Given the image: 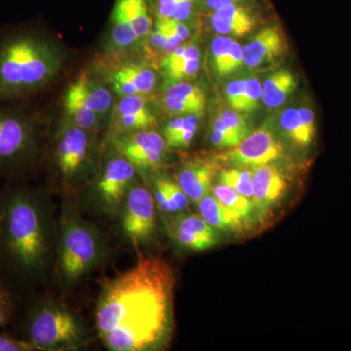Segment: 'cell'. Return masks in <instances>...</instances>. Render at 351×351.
Listing matches in <instances>:
<instances>
[{
    "instance_id": "52a82bcc",
    "label": "cell",
    "mask_w": 351,
    "mask_h": 351,
    "mask_svg": "<svg viewBox=\"0 0 351 351\" xmlns=\"http://www.w3.org/2000/svg\"><path fill=\"white\" fill-rule=\"evenodd\" d=\"M112 39L119 48L130 47L147 38L154 23L147 0H117L112 15Z\"/></svg>"
},
{
    "instance_id": "836d02e7",
    "label": "cell",
    "mask_w": 351,
    "mask_h": 351,
    "mask_svg": "<svg viewBox=\"0 0 351 351\" xmlns=\"http://www.w3.org/2000/svg\"><path fill=\"white\" fill-rule=\"evenodd\" d=\"M226 94L232 110L244 112L245 80H233L228 83Z\"/></svg>"
},
{
    "instance_id": "ab89813d",
    "label": "cell",
    "mask_w": 351,
    "mask_h": 351,
    "mask_svg": "<svg viewBox=\"0 0 351 351\" xmlns=\"http://www.w3.org/2000/svg\"><path fill=\"white\" fill-rule=\"evenodd\" d=\"M239 0H206V3L209 8L217 10L221 7L230 5V4L237 3Z\"/></svg>"
},
{
    "instance_id": "5b68a950",
    "label": "cell",
    "mask_w": 351,
    "mask_h": 351,
    "mask_svg": "<svg viewBox=\"0 0 351 351\" xmlns=\"http://www.w3.org/2000/svg\"><path fill=\"white\" fill-rule=\"evenodd\" d=\"M36 126L31 115L0 108V173L12 175L25 169L36 154Z\"/></svg>"
},
{
    "instance_id": "d6986e66",
    "label": "cell",
    "mask_w": 351,
    "mask_h": 351,
    "mask_svg": "<svg viewBox=\"0 0 351 351\" xmlns=\"http://www.w3.org/2000/svg\"><path fill=\"white\" fill-rule=\"evenodd\" d=\"M164 75L171 83L193 77L200 69V50L195 43L182 44L161 61Z\"/></svg>"
},
{
    "instance_id": "8fae6325",
    "label": "cell",
    "mask_w": 351,
    "mask_h": 351,
    "mask_svg": "<svg viewBox=\"0 0 351 351\" xmlns=\"http://www.w3.org/2000/svg\"><path fill=\"white\" fill-rule=\"evenodd\" d=\"M282 147L267 127L252 132L232 147L225 158L239 167H258L269 164L280 156Z\"/></svg>"
},
{
    "instance_id": "4316f807",
    "label": "cell",
    "mask_w": 351,
    "mask_h": 351,
    "mask_svg": "<svg viewBox=\"0 0 351 351\" xmlns=\"http://www.w3.org/2000/svg\"><path fill=\"white\" fill-rule=\"evenodd\" d=\"M64 108L71 123L84 130H91L96 127L98 114L87 108L69 87L64 97Z\"/></svg>"
},
{
    "instance_id": "1f68e13d",
    "label": "cell",
    "mask_w": 351,
    "mask_h": 351,
    "mask_svg": "<svg viewBox=\"0 0 351 351\" xmlns=\"http://www.w3.org/2000/svg\"><path fill=\"white\" fill-rule=\"evenodd\" d=\"M162 178L168 199H169L171 215L181 213L189 206V198L188 195L184 193L179 184H176L167 178Z\"/></svg>"
},
{
    "instance_id": "7c38bea8",
    "label": "cell",
    "mask_w": 351,
    "mask_h": 351,
    "mask_svg": "<svg viewBox=\"0 0 351 351\" xmlns=\"http://www.w3.org/2000/svg\"><path fill=\"white\" fill-rule=\"evenodd\" d=\"M89 154V138L86 130L69 123L64 126L58 138L56 159L60 170L66 177L78 174Z\"/></svg>"
},
{
    "instance_id": "cb8c5ba5",
    "label": "cell",
    "mask_w": 351,
    "mask_h": 351,
    "mask_svg": "<svg viewBox=\"0 0 351 351\" xmlns=\"http://www.w3.org/2000/svg\"><path fill=\"white\" fill-rule=\"evenodd\" d=\"M201 115H179L164 127L163 138L171 147H188L195 138Z\"/></svg>"
},
{
    "instance_id": "9a60e30c",
    "label": "cell",
    "mask_w": 351,
    "mask_h": 351,
    "mask_svg": "<svg viewBox=\"0 0 351 351\" xmlns=\"http://www.w3.org/2000/svg\"><path fill=\"white\" fill-rule=\"evenodd\" d=\"M156 119L143 96H128L120 99L113 114V130L119 136L134 132L149 130Z\"/></svg>"
},
{
    "instance_id": "d590c367",
    "label": "cell",
    "mask_w": 351,
    "mask_h": 351,
    "mask_svg": "<svg viewBox=\"0 0 351 351\" xmlns=\"http://www.w3.org/2000/svg\"><path fill=\"white\" fill-rule=\"evenodd\" d=\"M13 311L14 300L10 290L0 281V328L10 321Z\"/></svg>"
},
{
    "instance_id": "2e32d148",
    "label": "cell",
    "mask_w": 351,
    "mask_h": 351,
    "mask_svg": "<svg viewBox=\"0 0 351 351\" xmlns=\"http://www.w3.org/2000/svg\"><path fill=\"white\" fill-rule=\"evenodd\" d=\"M216 175V166L203 159H189L178 174V184L189 200L198 202L209 193Z\"/></svg>"
},
{
    "instance_id": "484cf974",
    "label": "cell",
    "mask_w": 351,
    "mask_h": 351,
    "mask_svg": "<svg viewBox=\"0 0 351 351\" xmlns=\"http://www.w3.org/2000/svg\"><path fill=\"white\" fill-rule=\"evenodd\" d=\"M280 126L286 137L298 147L306 149L314 144L315 136L311 135L306 130L295 108H288L282 113Z\"/></svg>"
},
{
    "instance_id": "3957f363",
    "label": "cell",
    "mask_w": 351,
    "mask_h": 351,
    "mask_svg": "<svg viewBox=\"0 0 351 351\" xmlns=\"http://www.w3.org/2000/svg\"><path fill=\"white\" fill-rule=\"evenodd\" d=\"M63 66L52 41L31 29L0 34V101L21 100L47 86Z\"/></svg>"
},
{
    "instance_id": "7402d4cb",
    "label": "cell",
    "mask_w": 351,
    "mask_h": 351,
    "mask_svg": "<svg viewBox=\"0 0 351 351\" xmlns=\"http://www.w3.org/2000/svg\"><path fill=\"white\" fill-rule=\"evenodd\" d=\"M69 88L87 108L97 114L105 113L112 106V96L110 92L85 73L78 76L77 80L71 83Z\"/></svg>"
},
{
    "instance_id": "ac0fdd59",
    "label": "cell",
    "mask_w": 351,
    "mask_h": 351,
    "mask_svg": "<svg viewBox=\"0 0 351 351\" xmlns=\"http://www.w3.org/2000/svg\"><path fill=\"white\" fill-rule=\"evenodd\" d=\"M284 48L282 34L274 27H265L243 47V63L250 69L272 61Z\"/></svg>"
},
{
    "instance_id": "d4e9b609",
    "label": "cell",
    "mask_w": 351,
    "mask_h": 351,
    "mask_svg": "<svg viewBox=\"0 0 351 351\" xmlns=\"http://www.w3.org/2000/svg\"><path fill=\"white\" fill-rule=\"evenodd\" d=\"M212 193L219 202L223 203L243 223H248L255 213L253 201L240 195L234 189H230L226 184H221V182L216 184L212 189Z\"/></svg>"
},
{
    "instance_id": "9c48e42d",
    "label": "cell",
    "mask_w": 351,
    "mask_h": 351,
    "mask_svg": "<svg viewBox=\"0 0 351 351\" xmlns=\"http://www.w3.org/2000/svg\"><path fill=\"white\" fill-rule=\"evenodd\" d=\"M162 136L152 130H142L119 136L115 147L120 156L135 166L136 169H151L162 163L166 151Z\"/></svg>"
},
{
    "instance_id": "e575fe53",
    "label": "cell",
    "mask_w": 351,
    "mask_h": 351,
    "mask_svg": "<svg viewBox=\"0 0 351 351\" xmlns=\"http://www.w3.org/2000/svg\"><path fill=\"white\" fill-rule=\"evenodd\" d=\"M219 117H221V119L226 122V125L232 128L242 140L252 133L251 127L249 125L248 122L239 114V112H235V110H225L221 113Z\"/></svg>"
},
{
    "instance_id": "e0dca14e",
    "label": "cell",
    "mask_w": 351,
    "mask_h": 351,
    "mask_svg": "<svg viewBox=\"0 0 351 351\" xmlns=\"http://www.w3.org/2000/svg\"><path fill=\"white\" fill-rule=\"evenodd\" d=\"M163 106L170 114L202 115L206 107V98L202 90L186 82L173 83L163 99Z\"/></svg>"
},
{
    "instance_id": "8992f818",
    "label": "cell",
    "mask_w": 351,
    "mask_h": 351,
    "mask_svg": "<svg viewBox=\"0 0 351 351\" xmlns=\"http://www.w3.org/2000/svg\"><path fill=\"white\" fill-rule=\"evenodd\" d=\"M100 239L91 226L80 221L64 226L60 247L59 267L64 280H77L100 261Z\"/></svg>"
},
{
    "instance_id": "ffe728a7",
    "label": "cell",
    "mask_w": 351,
    "mask_h": 351,
    "mask_svg": "<svg viewBox=\"0 0 351 351\" xmlns=\"http://www.w3.org/2000/svg\"><path fill=\"white\" fill-rule=\"evenodd\" d=\"M212 25L215 31L223 36L242 38L252 31L254 21L246 9L234 3L215 10Z\"/></svg>"
},
{
    "instance_id": "4dcf8cb0",
    "label": "cell",
    "mask_w": 351,
    "mask_h": 351,
    "mask_svg": "<svg viewBox=\"0 0 351 351\" xmlns=\"http://www.w3.org/2000/svg\"><path fill=\"white\" fill-rule=\"evenodd\" d=\"M232 43L233 39L228 36H217L212 43L214 68L219 75H223V68L230 56Z\"/></svg>"
},
{
    "instance_id": "ba28073f",
    "label": "cell",
    "mask_w": 351,
    "mask_h": 351,
    "mask_svg": "<svg viewBox=\"0 0 351 351\" xmlns=\"http://www.w3.org/2000/svg\"><path fill=\"white\" fill-rule=\"evenodd\" d=\"M122 228L126 237L141 243L152 239L156 228V202L142 186H131L125 197Z\"/></svg>"
},
{
    "instance_id": "7a4b0ae2",
    "label": "cell",
    "mask_w": 351,
    "mask_h": 351,
    "mask_svg": "<svg viewBox=\"0 0 351 351\" xmlns=\"http://www.w3.org/2000/svg\"><path fill=\"white\" fill-rule=\"evenodd\" d=\"M43 198L25 188L0 195V271L13 282L29 284L49 256V228Z\"/></svg>"
},
{
    "instance_id": "6da1fadb",
    "label": "cell",
    "mask_w": 351,
    "mask_h": 351,
    "mask_svg": "<svg viewBox=\"0 0 351 351\" xmlns=\"http://www.w3.org/2000/svg\"><path fill=\"white\" fill-rule=\"evenodd\" d=\"M175 276L165 260L141 257L104 284L96 327L108 350L145 351L163 346L171 332Z\"/></svg>"
},
{
    "instance_id": "f546056e",
    "label": "cell",
    "mask_w": 351,
    "mask_h": 351,
    "mask_svg": "<svg viewBox=\"0 0 351 351\" xmlns=\"http://www.w3.org/2000/svg\"><path fill=\"white\" fill-rule=\"evenodd\" d=\"M121 69L140 96L149 94L154 90L156 77L152 69L137 64H124Z\"/></svg>"
},
{
    "instance_id": "603a6c76",
    "label": "cell",
    "mask_w": 351,
    "mask_h": 351,
    "mask_svg": "<svg viewBox=\"0 0 351 351\" xmlns=\"http://www.w3.org/2000/svg\"><path fill=\"white\" fill-rule=\"evenodd\" d=\"M262 101L267 107L278 108L297 88L295 76L288 71H279L267 77L263 84Z\"/></svg>"
},
{
    "instance_id": "74e56055",
    "label": "cell",
    "mask_w": 351,
    "mask_h": 351,
    "mask_svg": "<svg viewBox=\"0 0 351 351\" xmlns=\"http://www.w3.org/2000/svg\"><path fill=\"white\" fill-rule=\"evenodd\" d=\"M243 64V47H241L239 43L233 40L230 56H228V61H226L221 76L228 75L230 73H234Z\"/></svg>"
},
{
    "instance_id": "f1b7e54d",
    "label": "cell",
    "mask_w": 351,
    "mask_h": 351,
    "mask_svg": "<svg viewBox=\"0 0 351 351\" xmlns=\"http://www.w3.org/2000/svg\"><path fill=\"white\" fill-rule=\"evenodd\" d=\"M195 0H156L157 19L186 22L193 13Z\"/></svg>"
},
{
    "instance_id": "277c9868",
    "label": "cell",
    "mask_w": 351,
    "mask_h": 351,
    "mask_svg": "<svg viewBox=\"0 0 351 351\" xmlns=\"http://www.w3.org/2000/svg\"><path fill=\"white\" fill-rule=\"evenodd\" d=\"M82 336L80 322L68 309L41 302L27 313L22 339L36 350H71L80 346Z\"/></svg>"
},
{
    "instance_id": "30bf717a",
    "label": "cell",
    "mask_w": 351,
    "mask_h": 351,
    "mask_svg": "<svg viewBox=\"0 0 351 351\" xmlns=\"http://www.w3.org/2000/svg\"><path fill=\"white\" fill-rule=\"evenodd\" d=\"M171 239L182 248L201 252L219 244L218 230L197 215H179L165 219Z\"/></svg>"
},
{
    "instance_id": "8d00e7d4",
    "label": "cell",
    "mask_w": 351,
    "mask_h": 351,
    "mask_svg": "<svg viewBox=\"0 0 351 351\" xmlns=\"http://www.w3.org/2000/svg\"><path fill=\"white\" fill-rule=\"evenodd\" d=\"M0 351H36V348L25 339L2 332L0 334Z\"/></svg>"
},
{
    "instance_id": "44dd1931",
    "label": "cell",
    "mask_w": 351,
    "mask_h": 351,
    "mask_svg": "<svg viewBox=\"0 0 351 351\" xmlns=\"http://www.w3.org/2000/svg\"><path fill=\"white\" fill-rule=\"evenodd\" d=\"M197 203L201 218L215 230L234 232H239L243 226V223L213 195L208 193Z\"/></svg>"
},
{
    "instance_id": "83f0119b",
    "label": "cell",
    "mask_w": 351,
    "mask_h": 351,
    "mask_svg": "<svg viewBox=\"0 0 351 351\" xmlns=\"http://www.w3.org/2000/svg\"><path fill=\"white\" fill-rule=\"evenodd\" d=\"M219 182L253 201V171L242 168L221 171Z\"/></svg>"
},
{
    "instance_id": "d6a6232c",
    "label": "cell",
    "mask_w": 351,
    "mask_h": 351,
    "mask_svg": "<svg viewBox=\"0 0 351 351\" xmlns=\"http://www.w3.org/2000/svg\"><path fill=\"white\" fill-rule=\"evenodd\" d=\"M263 86L256 77L245 80L244 112H251L258 107V101L262 100Z\"/></svg>"
},
{
    "instance_id": "f35d334b",
    "label": "cell",
    "mask_w": 351,
    "mask_h": 351,
    "mask_svg": "<svg viewBox=\"0 0 351 351\" xmlns=\"http://www.w3.org/2000/svg\"><path fill=\"white\" fill-rule=\"evenodd\" d=\"M211 142L217 147H230L232 149V147L237 145L232 138L228 137L223 132L215 128L212 130Z\"/></svg>"
},
{
    "instance_id": "5bb4252c",
    "label": "cell",
    "mask_w": 351,
    "mask_h": 351,
    "mask_svg": "<svg viewBox=\"0 0 351 351\" xmlns=\"http://www.w3.org/2000/svg\"><path fill=\"white\" fill-rule=\"evenodd\" d=\"M287 182L280 171L265 164L253 168V203L255 211L265 215L285 195Z\"/></svg>"
},
{
    "instance_id": "4fadbf2b",
    "label": "cell",
    "mask_w": 351,
    "mask_h": 351,
    "mask_svg": "<svg viewBox=\"0 0 351 351\" xmlns=\"http://www.w3.org/2000/svg\"><path fill=\"white\" fill-rule=\"evenodd\" d=\"M136 167L124 157L106 164L98 182V193L105 204L114 207L125 199L136 176Z\"/></svg>"
}]
</instances>
